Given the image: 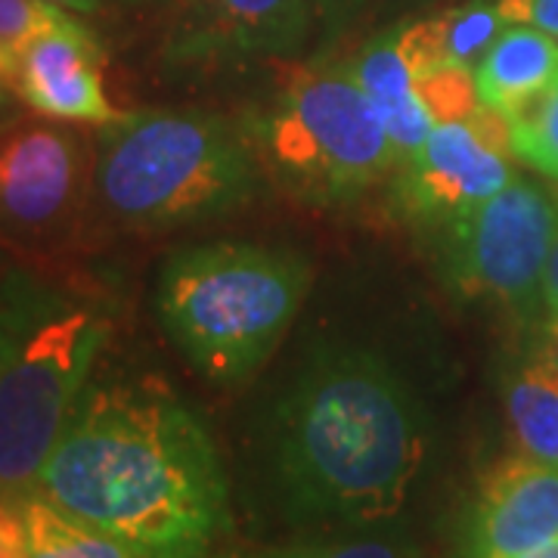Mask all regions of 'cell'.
Listing matches in <instances>:
<instances>
[{
    "instance_id": "22",
    "label": "cell",
    "mask_w": 558,
    "mask_h": 558,
    "mask_svg": "<svg viewBox=\"0 0 558 558\" xmlns=\"http://www.w3.org/2000/svg\"><path fill=\"white\" fill-rule=\"evenodd\" d=\"M0 558H28V534L13 497H0Z\"/></svg>"
},
{
    "instance_id": "5",
    "label": "cell",
    "mask_w": 558,
    "mask_h": 558,
    "mask_svg": "<svg viewBox=\"0 0 558 558\" xmlns=\"http://www.w3.org/2000/svg\"><path fill=\"white\" fill-rule=\"evenodd\" d=\"M311 289L292 252L215 242L180 252L159 279V317L183 357L215 385L255 376Z\"/></svg>"
},
{
    "instance_id": "15",
    "label": "cell",
    "mask_w": 558,
    "mask_h": 558,
    "mask_svg": "<svg viewBox=\"0 0 558 558\" xmlns=\"http://www.w3.org/2000/svg\"><path fill=\"white\" fill-rule=\"evenodd\" d=\"M435 65H447V62L438 60L432 20H425L395 28L366 44L351 75L366 90V97L376 102V109H385L410 97L422 75L432 72Z\"/></svg>"
},
{
    "instance_id": "8",
    "label": "cell",
    "mask_w": 558,
    "mask_h": 558,
    "mask_svg": "<svg viewBox=\"0 0 558 558\" xmlns=\"http://www.w3.org/2000/svg\"><path fill=\"white\" fill-rule=\"evenodd\" d=\"M94 146L69 121H32L0 134V236L53 245L90 199Z\"/></svg>"
},
{
    "instance_id": "4",
    "label": "cell",
    "mask_w": 558,
    "mask_h": 558,
    "mask_svg": "<svg viewBox=\"0 0 558 558\" xmlns=\"http://www.w3.org/2000/svg\"><path fill=\"white\" fill-rule=\"evenodd\" d=\"M109 323L32 279L0 289V497L38 490L40 472L84 398Z\"/></svg>"
},
{
    "instance_id": "6",
    "label": "cell",
    "mask_w": 558,
    "mask_h": 558,
    "mask_svg": "<svg viewBox=\"0 0 558 558\" xmlns=\"http://www.w3.org/2000/svg\"><path fill=\"white\" fill-rule=\"evenodd\" d=\"M248 134L279 183L317 205L357 199L398 165L379 109L351 69L292 65Z\"/></svg>"
},
{
    "instance_id": "26",
    "label": "cell",
    "mask_w": 558,
    "mask_h": 558,
    "mask_svg": "<svg viewBox=\"0 0 558 558\" xmlns=\"http://www.w3.org/2000/svg\"><path fill=\"white\" fill-rule=\"evenodd\" d=\"M10 69H13V57H10V50L0 44V102H3V94L10 90Z\"/></svg>"
},
{
    "instance_id": "1",
    "label": "cell",
    "mask_w": 558,
    "mask_h": 558,
    "mask_svg": "<svg viewBox=\"0 0 558 558\" xmlns=\"http://www.w3.org/2000/svg\"><path fill=\"white\" fill-rule=\"evenodd\" d=\"M38 490L143 558H202L227 524L211 435L156 379L87 391Z\"/></svg>"
},
{
    "instance_id": "12",
    "label": "cell",
    "mask_w": 558,
    "mask_h": 558,
    "mask_svg": "<svg viewBox=\"0 0 558 558\" xmlns=\"http://www.w3.org/2000/svg\"><path fill=\"white\" fill-rule=\"evenodd\" d=\"M558 539V469L512 457L484 478L469 524V558H515Z\"/></svg>"
},
{
    "instance_id": "27",
    "label": "cell",
    "mask_w": 558,
    "mask_h": 558,
    "mask_svg": "<svg viewBox=\"0 0 558 558\" xmlns=\"http://www.w3.org/2000/svg\"><path fill=\"white\" fill-rule=\"evenodd\" d=\"M515 558H558V539L556 543H549V546H539L534 553H524V556H515Z\"/></svg>"
},
{
    "instance_id": "13",
    "label": "cell",
    "mask_w": 558,
    "mask_h": 558,
    "mask_svg": "<svg viewBox=\"0 0 558 558\" xmlns=\"http://www.w3.org/2000/svg\"><path fill=\"white\" fill-rule=\"evenodd\" d=\"M558 72V40L534 25H509L475 65V87L484 106L512 112L539 94Z\"/></svg>"
},
{
    "instance_id": "9",
    "label": "cell",
    "mask_w": 558,
    "mask_h": 558,
    "mask_svg": "<svg viewBox=\"0 0 558 558\" xmlns=\"http://www.w3.org/2000/svg\"><path fill=\"white\" fill-rule=\"evenodd\" d=\"M509 153L506 116L481 106L469 119L435 128L416 156L400 161L398 202L413 218L450 223L515 178L506 161Z\"/></svg>"
},
{
    "instance_id": "2",
    "label": "cell",
    "mask_w": 558,
    "mask_h": 558,
    "mask_svg": "<svg viewBox=\"0 0 558 558\" xmlns=\"http://www.w3.org/2000/svg\"><path fill=\"white\" fill-rule=\"evenodd\" d=\"M425 453L428 435L418 403L379 357L319 360L279 403V487L301 519H395Z\"/></svg>"
},
{
    "instance_id": "3",
    "label": "cell",
    "mask_w": 558,
    "mask_h": 558,
    "mask_svg": "<svg viewBox=\"0 0 558 558\" xmlns=\"http://www.w3.org/2000/svg\"><path fill=\"white\" fill-rule=\"evenodd\" d=\"M255 186L240 131L202 112H128L94 143L90 211L143 233L223 215Z\"/></svg>"
},
{
    "instance_id": "14",
    "label": "cell",
    "mask_w": 558,
    "mask_h": 558,
    "mask_svg": "<svg viewBox=\"0 0 558 558\" xmlns=\"http://www.w3.org/2000/svg\"><path fill=\"white\" fill-rule=\"evenodd\" d=\"M481 106L484 102L478 97L472 69L435 65L432 72L422 75L410 97L379 109V116L388 137L395 143L398 161H407L410 156H416L435 128L447 124V121L469 119Z\"/></svg>"
},
{
    "instance_id": "16",
    "label": "cell",
    "mask_w": 558,
    "mask_h": 558,
    "mask_svg": "<svg viewBox=\"0 0 558 558\" xmlns=\"http://www.w3.org/2000/svg\"><path fill=\"white\" fill-rule=\"evenodd\" d=\"M506 416L521 457L558 469V369L546 357L527 360L506 381Z\"/></svg>"
},
{
    "instance_id": "24",
    "label": "cell",
    "mask_w": 558,
    "mask_h": 558,
    "mask_svg": "<svg viewBox=\"0 0 558 558\" xmlns=\"http://www.w3.org/2000/svg\"><path fill=\"white\" fill-rule=\"evenodd\" d=\"M543 307L549 317L558 314V227H556V240H553V248H549V260H546V274H543Z\"/></svg>"
},
{
    "instance_id": "17",
    "label": "cell",
    "mask_w": 558,
    "mask_h": 558,
    "mask_svg": "<svg viewBox=\"0 0 558 558\" xmlns=\"http://www.w3.org/2000/svg\"><path fill=\"white\" fill-rule=\"evenodd\" d=\"M13 499L25 521L28 558H143L100 527L69 515L40 490Z\"/></svg>"
},
{
    "instance_id": "19",
    "label": "cell",
    "mask_w": 558,
    "mask_h": 558,
    "mask_svg": "<svg viewBox=\"0 0 558 558\" xmlns=\"http://www.w3.org/2000/svg\"><path fill=\"white\" fill-rule=\"evenodd\" d=\"M512 156L558 180V72L539 94L506 112Z\"/></svg>"
},
{
    "instance_id": "20",
    "label": "cell",
    "mask_w": 558,
    "mask_h": 558,
    "mask_svg": "<svg viewBox=\"0 0 558 558\" xmlns=\"http://www.w3.org/2000/svg\"><path fill=\"white\" fill-rule=\"evenodd\" d=\"M65 13L69 10L50 0H0V44L13 53L20 44L38 35L40 28L53 25Z\"/></svg>"
},
{
    "instance_id": "23",
    "label": "cell",
    "mask_w": 558,
    "mask_h": 558,
    "mask_svg": "<svg viewBox=\"0 0 558 558\" xmlns=\"http://www.w3.org/2000/svg\"><path fill=\"white\" fill-rule=\"evenodd\" d=\"M62 10H72L81 16H112V13H124L140 0H50Z\"/></svg>"
},
{
    "instance_id": "28",
    "label": "cell",
    "mask_w": 558,
    "mask_h": 558,
    "mask_svg": "<svg viewBox=\"0 0 558 558\" xmlns=\"http://www.w3.org/2000/svg\"><path fill=\"white\" fill-rule=\"evenodd\" d=\"M351 3H354V0H317L319 10H326V7H329V10H344V7H351Z\"/></svg>"
},
{
    "instance_id": "11",
    "label": "cell",
    "mask_w": 558,
    "mask_h": 558,
    "mask_svg": "<svg viewBox=\"0 0 558 558\" xmlns=\"http://www.w3.org/2000/svg\"><path fill=\"white\" fill-rule=\"evenodd\" d=\"M317 10V0H171L168 57L233 62L289 53Z\"/></svg>"
},
{
    "instance_id": "21",
    "label": "cell",
    "mask_w": 558,
    "mask_h": 558,
    "mask_svg": "<svg viewBox=\"0 0 558 558\" xmlns=\"http://www.w3.org/2000/svg\"><path fill=\"white\" fill-rule=\"evenodd\" d=\"M264 558H418V553L398 539H341V543H307V546H292L279 549Z\"/></svg>"
},
{
    "instance_id": "25",
    "label": "cell",
    "mask_w": 558,
    "mask_h": 558,
    "mask_svg": "<svg viewBox=\"0 0 558 558\" xmlns=\"http://www.w3.org/2000/svg\"><path fill=\"white\" fill-rule=\"evenodd\" d=\"M543 357L549 360L558 369V314L549 317V323H546V354Z\"/></svg>"
},
{
    "instance_id": "7",
    "label": "cell",
    "mask_w": 558,
    "mask_h": 558,
    "mask_svg": "<svg viewBox=\"0 0 558 558\" xmlns=\"http://www.w3.org/2000/svg\"><path fill=\"white\" fill-rule=\"evenodd\" d=\"M556 227L558 202L537 183L512 178L490 199L450 220V277L469 295H487L519 311L543 304Z\"/></svg>"
},
{
    "instance_id": "10",
    "label": "cell",
    "mask_w": 558,
    "mask_h": 558,
    "mask_svg": "<svg viewBox=\"0 0 558 558\" xmlns=\"http://www.w3.org/2000/svg\"><path fill=\"white\" fill-rule=\"evenodd\" d=\"M10 57V90L44 119L106 128L124 116L106 94L100 40L75 16L40 28Z\"/></svg>"
},
{
    "instance_id": "18",
    "label": "cell",
    "mask_w": 558,
    "mask_h": 558,
    "mask_svg": "<svg viewBox=\"0 0 558 558\" xmlns=\"http://www.w3.org/2000/svg\"><path fill=\"white\" fill-rule=\"evenodd\" d=\"M509 28L499 0H469L432 20L438 60L447 65H465L475 72L487 47Z\"/></svg>"
}]
</instances>
